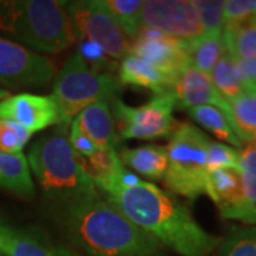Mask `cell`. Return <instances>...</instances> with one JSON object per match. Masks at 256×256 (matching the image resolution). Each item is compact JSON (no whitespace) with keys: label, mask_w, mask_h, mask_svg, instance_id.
<instances>
[{"label":"cell","mask_w":256,"mask_h":256,"mask_svg":"<svg viewBox=\"0 0 256 256\" xmlns=\"http://www.w3.org/2000/svg\"><path fill=\"white\" fill-rule=\"evenodd\" d=\"M229 107L234 127L242 142L256 140V92H242L229 102Z\"/></svg>","instance_id":"cb8c5ba5"},{"label":"cell","mask_w":256,"mask_h":256,"mask_svg":"<svg viewBox=\"0 0 256 256\" xmlns=\"http://www.w3.org/2000/svg\"><path fill=\"white\" fill-rule=\"evenodd\" d=\"M57 68L46 56L0 36V86L40 88L54 82Z\"/></svg>","instance_id":"9c48e42d"},{"label":"cell","mask_w":256,"mask_h":256,"mask_svg":"<svg viewBox=\"0 0 256 256\" xmlns=\"http://www.w3.org/2000/svg\"><path fill=\"white\" fill-rule=\"evenodd\" d=\"M226 53V47L222 33L216 34H202L200 38L190 43L191 64L205 74H210L214 67Z\"/></svg>","instance_id":"603a6c76"},{"label":"cell","mask_w":256,"mask_h":256,"mask_svg":"<svg viewBox=\"0 0 256 256\" xmlns=\"http://www.w3.org/2000/svg\"><path fill=\"white\" fill-rule=\"evenodd\" d=\"M222 37L226 52L234 58L256 57V16L225 22Z\"/></svg>","instance_id":"44dd1931"},{"label":"cell","mask_w":256,"mask_h":256,"mask_svg":"<svg viewBox=\"0 0 256 256\" xmlns=\"http://www.w3.org/2000/svg\"><path fill=\"white\" fill-rule=\"evenodd\" d=\"M0 32L9 33L33 52L60 53L76 42L67 2H0Z\"/></svg>","instance_id":"277c9868"},{"label":"cell","mask_w":256,"mask_h":256,"mask_svg":"<svg viewBox=\"0 0 256 256\" xmlns=\"http://www.w3.org/2000/svg\"><path fill=\"white\" fill-rule=\"evenodd\" d=\"M130 54L142 58L174 82L185 68L192 66L190 43L156 28H141L130 46Z\"/></svg>","instance_id":"30bf717a"},{"label":"cell","mask_w":256,"mask_h":256,"mask_svg":"<svg viewBox=\"0 0 256 256\" xmlns=\"http://www.w3.org/2000/svg\"><path fill=\"white\" fill-rule=\"evenodd\" d=\"M120 90L118 77L94 70L76 52L56 76L52 97L58 107L63 124H70L94 102L118 98Z\"/></svg>","instance_id":"5b68a950"},{"label":"cell","mask_w":256,"mask_h":256,"mask_svg":"<svg viewBox=\"0 0 256 256\" xmlns=\"http://www.w3.org/2000/svg\"><path fill=\"white\" fill-rule=\"evenodd\" d=\"M67 10L76 42H92L116 60L130 54L131 43L106 8L104 0L67 2Z\"/></svg>","instance_id":"ba28073f"},{"label":"cell","mask_w":256,"mask_h":256,"mask_svg":"<svg viewBox=\"0 0 256 256\" xmlns=\"http://www.w3.org/2000/svg\"><path fill=\"white\" fill-rule=\"evenodd\" d=\"M77 53L82 56V60L94 70L101 72V68H108V56L104 53V50L98 44L92 42H88V40L78 42Z\"/></svg>","instance_id":"d6a6232c"},{"label":"cell","mask_w":256,"mask_h":256,"mask_svg":"<svg viewBox=\"0 0 256 256\" xmlns=\"http://www.w3.org/2000/svg\"><path fill=\"white\" fill-rule=\"evenodd\" d=\"M107 200L161 246L171 248L178 255L208 256L222 242L192 218L182 202L154 184L142 181L134 188L116 192Z\"/></svg>","instance_id":"6da1fadb"},{"label":"cell","mask_w":256,"mask_h":256,"mask_svg":"<svg viewBox=\"0 0 256 256\" xmlns=\"http://www.w3.org/2000/svg\"><path fill=\"white\" fill-rule=\"evenodd\" d=\"M239 171L245 198L256 206V140L239 148Z\"/></svg>","instance_id":"83f0119b"},{"label":"cell","mask_w":256,"mask_h":256,"mask_svg":"<svg viewBox=\"0 0 256 256\" xmlns=\"http://www.w3.org/2000/svg\"><path fill=\"white\" fill-rule=\"evenodd\" d=\"M0 120L16 122L32 134L63 124L58 107L52 96L30 92L14 94L0 101Z\"/></svg>","instance_id":"4fadbf2b"},{"label":"cell","mask_w":256,"mask_h":256,"mask_svg":"<svg viewBox=\"0 0 256 256\" xmlns=\"http://www.w3.org/2000/svg\"><path fill=\"white\" fill-rule=\"evenodd\" d=\"M118 82L121 86H134L151 90L154 94L172 92L175 82L158 72L151 64L134 54H127L120 63Z\"/></svg>","instance_id":"ac0fdd59"},{"label":"cell","mask_w":256,"mask_h":256,"mask_svg":"<svg viewBox=\"0 0 256 256\" xmlns=\"http://www.w3.org/2000/svg\"><path fill=\"white\" fill-rule=\"evenodd\" d=\"M218 256H256V226L230 230L220 242Z\"/></svg>","instance_id":"4316f807"},{"label":"cell","mask_w":256,"mask_h":256,"mask_svg":"<svg viewBox=\"0 0 256 256\" xmlns=\"http://www.w3.org/2000/svg\"><path fill=\"white\" fill-rule=\"evenodd\" d=\"M32 132L16 122L0 120V151L16 154L28 146Z\"/></svg>","instance_id":"f546056e"},{"label":"cell","mask_w":256,"mask_h":256,"mask_svg":"<svg viewBox=\"0 0 256 256\" xmlns=\"http://www.w3.org/2000/svg\"><path fill=\"white\" fill-rule=\"evenodd\" d=\"M204 33H222L225 26V2L222 0H195L194 2Z\"/></svg>","instance_id":"f1b7e54d"},{"label":"cell","mask_w":256,"mask_h":256,"mask_svg":"<svg viewBox=\"0 0 256 256\" xmlns=\"http://www.w3.org/2000/svg\"><path fill=\"white\" fill-rule=\"evenodd\" d=\"M106 8L108 9L120 28L127 37L136 38L142 28V2L141 0H104Z\"/></svg>","instance_id":"484cf974"},{"label":"cell","mask_w":256,"mask_h":256,"mask_svg":"<svg viewBox=\"0 0 256 256\" xmlns=\"http://www.w3.org/2000/svg\"><path fill=\"white\" fill-rule=\"evenodd\" d=\"M176 100L172 92L154 94L140 107H131L121 98L112 100V116L120 141L171 137L178 122L174 118Z\"/></svg>","instance_id":"52a82bcc"},{"label":"cell","mask_w":256,"mask_h":256,"mask_svg":"<svg viewBox=\"0 0 256 256\" xmlns=\"http://www.w3.org/2000/svg\"><path fill=\"white\" fill-rule=\"evenodd\" d=\"M172 92L176 100V106L181 108H195L204 106H212L225 111L230 117V107L228 101L222 98L215 88L210 74H205L190 66L175 80Z\"/></svg>","instance_id":"5bb4252c"},{"label":"cell","mask_w":256,"mask_h":256,"mask_svg":"<svg viewBox=\"0 0 256 256\" xmlns=\"http://www.w3.org/2000/svg\"><path fill=\"white\" fill-rule=\"evenodd\" d=\"M205 194L220 210L224 220L256 225V206L245 198L239 168H218L206 175Z\"/></svg>","instance_id":"7c38bea8"},{"label":"cell","mask_w":256,"mask_h":256,"mask_svg":"<svg viewBox=\"0 0 256 256\" xmlns=\"http://www.w3.org/2000/svg\"><path fill=\"white\" fill-rule=\"evenodd\" d=\"M210 76L215 88L222 96V98L228 102L235 100L242 92H245L242 82L239 78L235 60L228 52L220 57V60L214 67Z\"/></svg>","instance_id":"d4e9b609"},{"label":"cell","mask_w":256,"mask_h":256,"mask_svg":"<svg viewBox=\"0 0 256 256\" xmlns=\"http://www.w3.org/2000/svg\"><path fill=\"white\" fill-rule=\"evenodd\" d=\"M239 151L224 142L210 141L208 144V171L218 168H238Z\"/></svg>","instance_id":"4dcf8cb0"},{"label":"cell","mask_w":256,"mask_h":256,"mask_svg":"<svg viewBox=\"0 0 256 256\" xmlns=\"http://www.w3.org/2000/svg\"><path fill=\"white\" fill-rule=\"evenodd\" d=\"M68 128L70 124H60L36 140L28 150V160L42 191L66 208L98 196L68 142Z\"/></svg>","instance_id":"3957f363"},{"label":"cell","mask_w":256,"mask_h":256,"mask_svg":"<svg viewBox=\"0 0 256 256\" xmlns=\"http://www.w3.org/2000/svg\"><path fill=\"white\" fill-rule=\"evenodd\" d=\"M188 114L195 122H198L202 128L208 130L220 141H225L236 148H242L244 146L242 140L239 138L238 132L234 127L232 118L225 111L212 106H204L188 110Z\"/></svg>","instance_id":"7402d4cb"},{"label":"cell","mask_w":256,"mask_h":256,"mask_svg":"<svg viewBox=\"0 0 256 256\" xmlns=\"http://www.w3.org/2000/svg\"><path fill=\"white\" fill-rule=\"evenodd\" d=\"M118 156L124 166L127 165L150 180H164L166 174V146L146 144L136 148H122L118 152Z\"/></svg>","instance_id":"d6986e66"},{"label":"cell","mask_w":256,"mask_h":256,"mask_svg":"<svg viewBox=\"0 0 256 256\" xmlns=\"http://www.w3.org/2000/svg\"><path fill=\"white\" fill-rule=\"evenodd\" d=\"M210 138L191 122H180L171 134L164 184L172 194L195 201L205 194Z\"/></svg>","instance_id":"8992f818"},{"label":"cell","mask_w":256,"mask_h":256,"mask_svg":"<svg viewBox=\"0 0 256 256\" xmlns=\"http://www.w3.org/2000/svg\"><path fill=\"white\" fill-rule=\"evenodd\" d=\"M244 92H256V57L252 58H234Z\"/></svg>","instance_id":"e575fe53"},{"label":"cell","mask_w":256,"mask_h":256,"mask_svg":"<svg viewBox=\"0 0 256 256\" xmlns=\"http://www.w3.org/2000/svg\"><path fill=\"white\" fill-rule=\"evenodd\" d=\"M66 229L88 256H158L161 245L98 196L66 208Z\"/></svg>","instance_id":"7a4b0ae2"},{"label":"cell","mask_w":256,"mask_h":256,"mask_svg":"<svg viewBox=\"0 0 256 256\" xmlns=\"http://www.w3.org/2000/svg\"><path fill=\"white\" fill-rule=\"evenodd\" d=\"M68 142H70L74 152L78 156H82V158H88V156H92L98 150V146H96L92 140L82 132V130L78 126L77 118H74L70 122Z\"/></svg>","instance_id":"1f68e13d"},{"label":"cell","mask_w":256,"mask_h":256,"mask_svg":"<svg viewBox=\"0 0 256 256\" xmlns=\"http://www.w3.org/2000/svg\"><path fill=\"white\" fill-rule=\"evenodd\" d=\"M8 232H9V226L4 225L3 222H0V255H2V246H3V242L8 236Z\"/></svg>","instance_id":"d590c367"},{"label":"cell","mask_w":256,"mask_h":256,"mask_svg":"<svg viewBox=\"0 0 256 256\" xmlns=\"http://www.w3.org/2000/svg\"><path fill=\"white\" fill-rule=\"evenodd\" d=\"M82 132L98 148H114L120 144L116 121L108 101L88 106L76 117Z\"/></svg>","instance_id":"2e32d148"},{"label":"cell","mask_w":256,"mask_h":256,"mask_svg":"<svg viewBox=\"0 0 256 256\" xmlns=\"http://www.w3.org/2000/svg\"><path fill=\"white\" fill-rule=\"evenodd\" d=\"M3 256H80L73 249L56 244L44 230L33 226L12 228L2 246Z\"/></svg>","instance_id":"9a60e30c"},{"label":"cell","mask_w":256,"mask_h":256,"mask_svg":"<svg viewBox=\"0 0 256 256\" xmlns=\"http://www.w3.org/2000/svg\"><path fill=\"white\" fill-rule=\"evenodd\" d=\"M250 16H256V0L225 2V22L242 20Z\"/></svg>","instance_id":"836d02e7"},{"label":"cell","mask_w":256,"mask_h":256,"mask_svg":"<svg viewBox=\"0 0 256 256\" xmlns=\"http://www.w3.org/2000/svg\"><path fill=\"white\" fill-rule=\"evenodd\" d=\"M0 188L24 200L34 196V184L28 161L22 152L9 154L0 151Z\"/></svg>","instance_id":"ffe728a7"},{"label":"cell","mask_w":256,"mask_h":256,"mask_svg":"<svg viewBox=\"0 0 256 256\" xmlns=\"http://www.w3.org/2000/svg\"><path fill=\"white\" fill-rule=\"evenodd\" d=\"M142 28L192 43L204 33L196 8L191 0H146L141 10Z\"/></svg>","instance_id":"8fae6325"},{"label":"cell","mask_w":256,"mask_h":256,"mask_svg":"<svg viewBox=\"0 0 256 256\" xmlns=\"http://www.w3.org/2000/svg\"><path fill=\"white\" fill-rule=\"evenodd\" d=\"M84 172L90 178L96 190L104 192L107 198L117 190L120 175L126 170L114 148H98L92 156H78Z\"/></svg>","instance_id":"e0dca14e"}]
</instances>
